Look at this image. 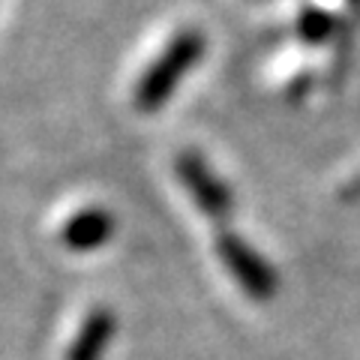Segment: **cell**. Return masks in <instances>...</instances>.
<instances>
[{"instance_id": "6da1fadb", "label": "cell", "mask_w": 360, "mask_h": 360, "mask_svg": "<svg viewBox=\"0 0 360 360\" xmlns=\"http://www.w3.org/2000/svg\"><path fill=\"white\" fill-rule=\"evenodd\" d=\"M205 54V33L195 27L180 30L177 37L162 49V54L156 58L148 72L139 78L132 94V103L139 111H156L168 96L174 94V87L180 84V78L186 75L189 66H195Z\"/></svg>"}, {"instance_id": "7a4b0ae2", "label": "cell", "mask_w": 360, "mask_h": 360, "mask_svg": "<svg viewBox=\"0 0 360 360\" xmlns=\"http://www.w3.org/2000/svg\"><path fill=\"white\" fill-rule=\"evenodd\" d=\"M217 252L222 258L225 270L234 276V283L252 300H270L276 295V274L243 238H238V234H222L217 240Z\"/></svg>"}, {"instance_id": "3957f363", "label": "cell", "mask_w": 360, "mask_h": 360, "mask_svg": "<svg viewBox=\"0 0 360 360\" xmlns=\"http://www.w3.org/2000/svg\"><path fill=\"white\" fill-rule=\"evenodd\" d=\"M177 177L184 180L186 193L195 198V205L207 213V217H225L231 210L229 186L210 172V165L201 160L198 153H184L177 160Z\"/></svg>"}, {"instance_id": "277c9868", "label": "cell", "mask_w": 360, "mask_h": 360, "mask_svg": "<svg viewBox=\"0 0 360 360\" xmlns=\"http://www.w3.org/2000/svg\"><path fill=\"white\" fill-rule=\"evenodd\" d=\"M111 231H115V219H111L108 210L84 207V210H78L75 217L66 219V225L60 229V240L66 250H72V252H90V250L105 246Z\"/></svg>"}, {"instance_id": "5b68a950", "label": "cell", "mask_w": 360, "mask_h": 360, "mask_svg": "<svg viewBox=\"0 0 360 360\" xmlns=\"http://www.w3.org/2000/svg\"><path fill=\"white\" fill-rule=\"evenodd\" d=\"M115 328L117 321L108 309H94L78 328L72 345L66 348V360H103L111 345V336H115Z\"/></svg>"}, {"instance_id": "8992f818", "label": "cell", "mask_w": 360, "mask_h": 360, "mask_svg": "<svg viewBox=\"0 0 360 360\" xmlns=\"http://www.w3.org/2000/svg\"><path fill=\"white\" fill-rule=\"evenodd\" d=\"M300 30H303V37H309V39H324L333 30V25H330L328 15L307 13V15H303V21H300Z\"/></svg>"}]
</instances>
